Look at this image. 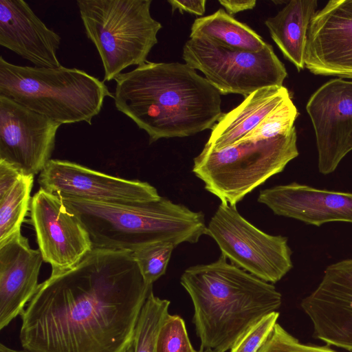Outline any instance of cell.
Segmentation results:
<instances>
[{"label": "cell", "instance_id": "cell-11", "mask_svg": "<svg viewBox=\"0 0 352 352\" xmlns=\"http://www.w3.org/2000/svg\"><path fill=\"white\" fill-rule=\"evenodd\" d=\"M30 210L38 250L52 272L72 267L93 248L88 232L56 193L40 188Z\"/></svg>", "mask_w": 352, "mask_h": 352}, {"label": "cell", "instance_id": "cell-10", "mask_svg": "<svg viewBox=\"0 0 352 352\" xmlns=\"http://www.w3.org/2000/svg\"><path fill=\"white\" fill-rule=\"evenodd\" d=\"M60 125L0 96V161L23 175L40 173L51 160Z\"/></svg>", "mask_w": 352, "mask_h": 352}, {"label": "cell", "instance_id": "cell-33", "mask_svg": "<svg viewBox=\"0 0 352 352\" xmlns=\"http://www.w3.org/2000/svg\"><path fill=\"white\" fill-rule=\"evenodd\" d=\"M198 352H213V351H204V350H201V349H199V350L198 351Z\"/></svg>", "mask_w": 352, "mask_h": 352}, {"label": "cell", "instance_id": "cell-25", "mask_svg": "<svg viewBox=\"0 0 352 352\" xmlns=\"http://www.w3.org/2000/svg\"><path fill=\"white\" fill-rule=\"evenodd\" d=\"M176 246L169 241H159L142 246L132 252L140 272L148 285L164 275Z\"/></svg>", "mask_w": 352, "mask_h": 352}, {"label": "cell", "instance_id": "cell-14", "mask_svg": "<svg viewBox=\"0 0 352 352\" xmlns=\"http://www.w3.org/2000/svg\"><path fill=\"white\" fill-rule=\"evenodd\" d=\"M301 307L318 339L352 351V258L328 266Z\"/></svg>", "mask_w": 352, "mask_h": 352}, {"label": "cell", "instance_id": "cell-2", "mask_svg": "<svg viewBox=\"0 0 352 352\" xmlns=\"http://www.w3.org/2000/svg\"><path fill=\"white\" fill-rule=\"evenodd\" d=\"M114 80L116 109L146 132L150 144L211 129L223 115L221 94L186 63L147 61Z\"/></svg>", "mask_w": 352, "mask_h": 352}, {"label": "cell", "instance_id": "cell-3", "mask_svg": "<svg viewBox=\"0 0 352 352\" xmlns=\"http://www.w3.org/2000/svg\"><path fill=\"white\" fill-rule=\"evenodd\" d=\"M180 283L193 305L201 350L226 352L252 324L276 311L282 296L264 281L227 261L189 267Z\"/></svg>", "mask_w": 352, "mask_h": 352}, {"label": "cell", "instance_id": "cell-7", "mask_svg": "<svg viewBox=\"0 0 352 352\" xmlns=\"http://www.w3.org/2000/svg\"><path fill=\"white\" fill-rule=\"evenodd\" d=\"M296 142L294 128L286 135L243 142L219 151L205 144L194 158L192 172L221 203L236 206L298 155Z\"/></svg>", "mask_w": 352, "mask_h": 352}, {"label": "cell", "instance_id": "cell-15", "mask_svg": "<svg viewBox=\"0 0 352 352\" xmlns=\"http://www.w3.org/2000/svg\"><path fill=\"white\" fill-rule=\"evenodd\" d=\"M305 67L315 75L352 78V0H331L312 18Z\"/></svg>", "mask_w": 352, "mask_h": 352}, {"label": "cell", "instance_id": "cell-27", "mask_svg": "<svg viewBox=\"0 0 352 352\" xmlns=\"http://www.w3.org/2000/svg\"><path fill=\"white\" fill-rule=\"evenodd\" d=\"M279 313L272 312L250 326L236 341L230 352H258L277 323Z\"/></svg>", "mask_w": 352, "mask_h": 352}, {"label": "cell", "instance_id": "cell-5", "mask_svg": "<svg viewBox=\"0 0 352 352\" xmlns=\"http://www.w3.org/2000/svg\"><path fill=\"white\" fill-rule=\"evenodd\" d=\"M0 96L56 122H85L113 97L103 81L76 68L21 66L0 57Z\"/></svg>", "mask_w": 352, "mask_h": 352}, {"label": "cell", "instance_id": "cell-17", "mask_svg": "<svg viewBox=\"0 0 352 352\" xmlns=\"http://www.w3.org/2000/svg\"><path fill=\"white\" fill-rule=\"evenodd\" d=\"M258 201L274 214L316 226L333 221L352 223V193L322 190L293 182L265 189Z\"/></svg>", "mask_w": 352, "mask_h": 352}, {"label": "cell", "instance_id": "cell-6", "mask_svg": "<svg viewBox=\"0 0 352 352\" xmlns=\"http://www.w3.org/2000/svg\"><path fill=\"white\" fill-rule=\"evenodd\" d=\"M151 0L77 1L86 35L102 63L103 81L115 79L129 66L148 61L162 28L151 14Z\"/></svg>", "mask_w": 352, "mask_h": 352}, {"label": "cell", "instance_id": "cell-21", "mask_svg": "<svg viewBox=\"0 0 352 352\" xmlns=\"http://www.w3.org/2000/svg\"><path fill=\"white\" fill-rule=\"evenodd\" d=\"M192 38L213 39L228 47L249 52L260 51L267 44L250 27L221 8L196 19L190 28V38Z\"/></svg>", "mask_w": 352, "mask_h": 352}, {"label": "cell", "instance_id": "cell-4", "mask_svg": "<svg viewBox=\"0 0 352 352\" xmlns=\"http://www.w3.org/2000/svg\"><path fill=\"white\" fill-rule=\"evenodd\" d=\"M57 194V193H56ZM88 232L93 248L133 252L159 241L175 246L206 234L204 215L161 197L134 204H108L57 194Z\"/></svg>", "mask_w": 352, "mask_h": 352}, {"label": "cell", "instance_id": "cell-24", "mask_svg": "<svg viewBox=\"0 0 352 352\" xmlns=\"http://www.w3.org/2000/svg\"><path fill=\"white\" fill-rule=\"evenodd\" d=\"M298 111L292 97L268 113L262 121L237 144L243 142H258L290 133Z\"/></svg>", "mask_w": 352, "mask_h": 352}, {"label": "cell", "instance_id": "cell-13", "mask_svg": "<svg viewBox=\"0 0 352 352\" xmlns=\"http://www.w3.org/2000/svg\"><path fill=\"white\" fill-rule=\"evenodd\" d=\"M306 110L315 131L318 170L331 173L352 151V80H328L311 96Z\"/></svg>", "mask_w": 352, "mask_h": 352}, {"label": "cell", "instance_id": "cell-23", "mask_svg": "<svg viewBox=\"0 0 352 352\" xmlns=\"http://www.w3.org/2000/svg\"><path fill=\"white\" fill-rule=\"evenodd\" d=\"M170 302L149 293L135 327L133 352H156L160 329L168 313Z\"/></svg>", "mask_w": 352, "mask_h": 352}, {"label": "cell", "instance_id": "cell-8", "mask_svg": "<svg viewBox=\"0 0 352 352\" xmlns=\"http://www.w3.org/2000/svg\"><path fill=\"white\" fill-rule=\"evenodd\" d=\"M182 58L224 95L245 98L263 87L283 86L287 76L284 64L268 43L260 51L249 52L213 39L192 38L183 47Z\"/></svg>", "mask_w": 352, "mask_h": 352}, {"label": "cell", "instance_id": "cell-12", "mask_svg": "<svg viewBox=\"0 0 352 352\" xmlns=\"http://www.w3.org/2000/svg\"><path fill=\"white\" fill-rule=\"evenodd\" d=\"M38 182L50 192L94 202L134 204L161 197L147 182L111 176L67 160H50Z\"/></svg>", "mask_w": 352, "mask_h": 352}, {"label": "cell", "instance_id": "cell-29", "mask_svg": "<svg viewBox=\"0 0 352 352\" xmlns=\"http://www.w3.org/2000/svg\"><path fill=\"white\" fill-rule=\"evenodd\" d=\"M22 175L11 165L0 161V197L4 195Z\"/></svg>", "mask_w": 352, "mask_h": 352}, {"label": "cell", "instance_id": "cell-34", "mask_svg": "<svg viewBox=\"0 0 352 352\" xmlns=\"http://www.w3.org/2000/svg\"><path fill=\"white\" fill-rule=\"evenodd\" d=\"M133 346H131L129 349H128L126 352H133Z\"/></svg>", "mask_w": 352, "mask_h": 352}, {"label": "cell", "instance_id": "cell-16", "mask_svg": "<svg viewBox=\"0 0 352 352\" xmlns=\"http://www.w3.org/2000/svg\"><path fill=\"white\" fill-rule=\"evenodd\" d=\"M43 258L21 231L0 243V329L21 316L37 291Z\"/></svg>", "mask_w": 352, "mask_h": 352}, {"label": "cell", "instance_id": "cell-32", "mask_svg": "<svg viewBox=\"0 0 352 352\" xmlns=\"http://www.w3.org/2000/svg\"><path fill=\"white\" fill-rule=\"evenodd\" d=\"M0 352H27L25 350H15L4 345L3 344H0Z\"/></svg>", "mask_w": 352, "mask_h": 352}, {"label": "cell", "instance_id": "cell-18", "mask_svg": "<svg viewBox=\"0 0 352 352\" xmlns=\"http://www.w3.org/2000/svg\"><path fill=\"white\" fill-rule=\"evenodd\" d=\"M60 36L23 0H0V45L36 67L61 66L56 52Z\"/></svg>", "mask_w": 352, "mask_h": 352}, {"label": "cell", "instance_id": "cell-1", "mask_svg": "<svg viewBox=\"0 0 352 352\" xmlns=\"http://www.w3.org/2000/svg\"><path fill=\"white\" fill-rule=\"evenodd\" d=\"M153 290L132 252L93 248L39 284L20 316L27 352H126Z\"/></svg>", "mask_w": 352, "mask_h": 352}, {"label": "cell", "instance_id": "cell-31", "mask_svg": "<svg viewBox=\"0 0 352 352\" xmlns=\"http://www.w3.org/2000/svg\"><path fill=\"white\" fill-rule=\"evenodd\" d=\"M219 3L223 6L230 15L236 14L247 10L253 9L256 4L255 0H219Z\"/></svg>", "mask_w": 352, "mask_h": 352}, {"label": "cell", "instance_id": "cell-26", "mask_svg": "<svg viewBox=\"0 0 352 352\" xmlns=\"http://www.w3.org/2000/svg\"><path fill=\"white\" fill-rule=\"evenodd\" d=\"M156 352H198L190 342L181 316L167 315L157 336Z\"/></svg>", "mask_w": 352, "mask_h": 352}, {"label": "cell", "instance_id": "cell-20", "mask_svg": "<svg viewBox=\"0 0 352 352\" xmlns=\"http://www.w3.org/2000/svg\"><path fill=\"white\" fill-rule=\"evenodd\" d=\"M317 6L316 0H292L274 16L265 21L284 57L298 72L305 67L307 33Z\"/></svg>", "mask_w": 352, "mask_h": 352}, {"label": "cell", "instance_id": "cell-19", "mask_svg": "<svg viewBox=\"0 0 352 352\" xmlns=\"http://www.w3.org/2000/svg\"><path fill=\"white\" fill-rule=\"evenodd\" d=\"M289 98L291 94L283 85L263 87L254 91L236 107L223 113L211 129L206 145L219 151L236 144Z\"/></svg>", "mask_w": 352, "mask_h": 352}, {"label": "cell", "instance_id": "cell-28", "mask_svg": "<svg viewBox=\"0 0 352 352\" xmlns=\"http://www.w3.org/2000/svg\"><path fill=\"white\" fill-rule=\"evenodd\" d=\"M258 352H336L329 348L300 343L278 322Z\"/></svg>", "mask_w": 352, "mask_h": 352}, {"label": "cell", "instance_id": "cell-22", "mask_svg": "<svg viewBox=\"0 0 352 352\" xmlns=\"http://www.w3.org/2000/svg\"><path fill=\"white\" fill-rule=\"evenodd\" d=\"M34 177L22 175L4 195L0 197V243L21 231L30 208Z\"/></svg>", "mask_w": 352, "mask_h": 352}, {"label": "cell", "instance_id": "cell-9", "mask_svg": "<svg viewBox=\"0 0 352 352\" xmlns=\"http://www.w3.org/2000/svg\"><path fill=\"white\" fill-rule=\"evenodd\" d=\"M231 263L257 278L275 283L293 267L287 238L258 229L235 206L221 203L206 228Z\"/></svg>", "mask_w": 352, "mask_h": 352}, {"label": "cell", "instance_id": "cell-30", "mask_svg": "<svg viewBox=\"0 0 352 352\" xmlns=\"http://www.w3.org/2000/svg\"><path fill=\"white\" fill-rule=\"evenodd\" d=\"M168 3L170 5L173 12H174L175 10H179V12L181 13L186 12L202 16L206 11V0H168Z\"/></svg>", "mask_w": 352, "mask_h": 352}]
</instances>
